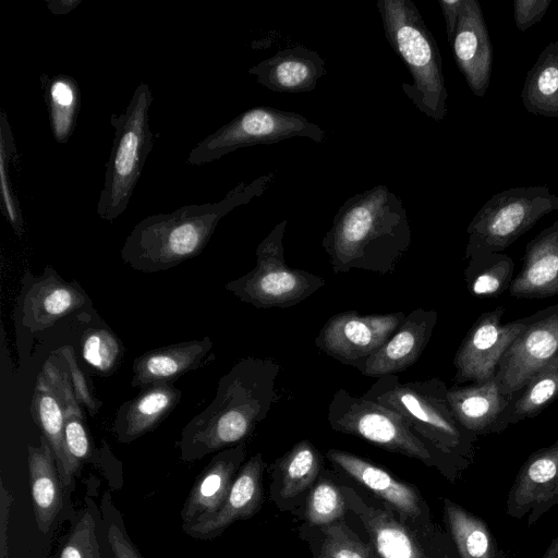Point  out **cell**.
<instances>
[{"label":"cell","mask_w":558,"mask_h":558,"mask_svg":"<svg viewBox=\"0 0 558 558\" xmlns=\"http://www.w3.org/2000/svg\"><path fill=\"white\" fill-rule=\"evenodd\" d=\"M437 319L435 310H413L380 349L353 366L363 375L377 378L404 371L422 355Z\"/></svg>","instance_id":"obj_19"},{"label":"cell","mask_w":558,"mask_h":558,"mask_svg":"<svg viewBox=\"0 0 558 558\" xmlns=\"http://www.w3.org/2000/svg\"><path fill=\"white\" fill-rule=\"evenodd\" d=\"M324 458L306 439L267 465L270 477L269 498L284 512L294 514L324 470Z\"/></svg>","instance_id":"obj_18"},{"label":"cell","mask_w":558,"mask_h":558,"mask_svg":"<svg viewBox=\"0 0 558 558\" xmlns=\"http://www.w3.org/2000/svg\"><path fill=\"white\" fill-rule=\"evenodd\" d=\"M246 441L216 452L192 486L181 510L182 530L220 510L246 461Z\"/></svg>","instance_id":"obj_20"},{"label":"cell","mask_w":558,"mask_h":558,"mask_svg":"<svg viewBox=\"0 0 558 558\" xmlns=\"http://www.w3.org/2000/svg\"><path fill=\"white\" fill-rule=\"evenodd\" d=\"M447 392L439 378L401 383L392 374L378 377L362 396L399 412L416 433L444 452L472 462L478 436L456 420Z\"/></svg>","instance_id":"obj_6"},{"label":"cell","mask_w":558,"mask_h":558,"mask_svg":"<svg viewBox=\"0 0 558 558\" xmlns=\"http://www.w3.org/2000/svg\"><path fill=\"white\" fill-rule=\"evenodd\" d=\"M438 3L445 19L447 39L449 45H451L458 26L463 0H438Z\"/></svg>","instance_id":"obj_44"},{"label":"cell","mask_w":558,"mask_h":558,"mask_svg":"<svg viewBox=\"0 0 558 558\" xmlns=\"http://www.w3.org/2000/svg\"><path fill=\"white\" fill-rule=\"evenodd\" d=\"M450 46L469 88L476 97H484L490 84L493 47L482 8L476 0H463Z\"/></svg>","instance_id":"obj_17"},{"label":"cell","mask_w":558,"mask_h":558,"mask_svg":"<svg viewBox=\"0 0 558 558\" xmlns=\"http://www.w3.org/2000/svg\"><path fill=\"white\" fill-rule=\"evenodd\" d=\"M20 158L8 117L0 113V195L2 213L16 234L24 232V220L21 211L17 189L13 174L17 172Z\"/></svg>","instance_id":"obj_37"},{"label":"cell","mask_w":558,"mask_h":558,"mask_svg":"<svg viewBox=\"0 0 558 558\" xmlns=\"http://www.w3.org/2000/svg\"><path fill=\"white\" fill-rule=\"evenodd\" d=\"M11 505V496L10 493L5 489L4 485L1 483V558H5V533H7V523H8V514Z\"/></svg>","instance_id":"obj_45"},{"label":"cell","mask_w":558,"mask_h":558,"mask_svg":"<svg viewBox=\"0 0 558 558\" xmlns=\"http://www.w3.org/2000/svg\"><path fill=\"white\" fill-rule=\"evenodd\" d=\"M57 352H59L58 354L63 357L68 365V373L77 401L81 407L87 410L90 416H95L101 407V402L94 397L88 386L87 378L78 366L73 348L64 345L58 349Z\"/></svg>","instance_id":"obj_41"},{"label":"cell","mask_w":558,"mask_h":558,"mask_svg":"<svg viewBox=\"0 0 558 558\" xmlns=\"http://www.w3.org/2000/svg\"><path fill=\"white\" fill-rule=\"evenodd\" d=\"M299 536L307 544L313 558H379L345 519L320 526L300 524Z\"/></svg>","instance_id":"obj_33"},{"label":"cell","mask_w":558,"mask_h":558,"mask_svg":"<svg viewBox=\"0 0 558 558\" xmlns=\"http://www.w3.org/2000/svg\"><path fill=\"white\" fill-rule=\"evenodd\" d=\"M292 137L323 143L326 133L300 113L256 106L198 142L189 153L186 161L191 166H202L241 148L275 144Z\"/></svg>","instance_id":"obj_10"},{"label":"cell","mask_w":558,"mask_h":558,"mask_svg":"<svg viewBox=\"0 0 558 558\" xmlns=\"http://www.w3.org/2000/svg\"><path fill=\"white\" fill-rule=\"evenodd\" d=\"M209 337L149 350L134 360L131 385L144 388L156 383L173 384L184 374L214 359Z\"/></svg>","instance_id":"obj_25"},{"label":"cell","mask_w":558,"mask_h":558,"mask_svg":"<svg viewBox=\"0 0 558 558\" xmlns=\"http://www.w3.org/2000/svg\"><path fill=\"white\" fill-rule=\"evenodd\" d=\"M464 279L469 292L478 298H497L509 290L514 262L502 252L476 253L469 259Z\"/></svg>","instance_id":"obj_36"},{"label":"cell","mask_w":558,"mask_h":558,"mask_svg":"<svg viewBox=\"0 0 558 558\" xmlns=\"http://www.w3.org/2000/svg\"><path fill=\"white\" fill-rule=\"evenodd\" d=\"M31 414L48 441L64 487L72 484L77 472L73 465L64 442V402L52 383L41 371L37 376L31 401Z\"/></svg>","instance_id":"obj_28"},{"label":"cell","mask_w":558,"mask_h":558,"mask_svg":"<svg viewBox=\"0 0 558 558\" xmlns=\"http://www.w3.org/2000/svg\"><path fill=\"white\" fill-rule=\"evenodd\" d=\"M153 100L150 87L141 82L125 110L110 116L113 141L96 209L105 221L113 222L126 209L153 148L149 119Z\"/></svg>","instance_id":"obj_7"},{"label":"cell","mask_w":558,"mask_h":558,"mask_svg":"<svg viewBox=\"0 0 558 558\" xmlns=\"http://www.w3.org/2000/svg\"><path fill=\"white\" fill-rule=\"evenodd\" d=\"M558 210V194L547 186H520L494 194L466 228L464 259L476 253L502 252L544 216Z\"/></svg>","instance_id":"obj_9"},{"label":"cell","mask_w":558,"mask_h":558,"mask_svg":"<svg viewBox=\"0 0 558 558\" xmlns=\"http://www.w3.org/2000/svg\"><path fill=\"white\" fill-rule=\"evenodd\" d=\"M386 39L409 70L412 83L402 90L428 118L441 122L448 112V92L437 43L411 0H378Z\"/></svg>","instance_id":"obj_5"},{"label":"cell","mask_w":558,"mask_h":558,"mask_svg":"<svg viewBox=\"0 0 558 558\" xmlns=\"http://www.w3.org/2000/svg\"><path fill=\"white\" fill-rule=\"evenodd\" d=\"M276 174L267 172L241 182L215 203L182 206L138 221L126 236L120 255L132 269L155 274L199 255L219 221L239 206L262 196Z\"/></svg>","instance_id":"obj_3"},{"label":"cell","mask_w":558,"mask_h":558,"mask_svg":"<svg viewBox=\"0 0 558 558\" xmlns=\"http://www.w3.org/2000/svg\"><path fill=\"white\" fill-rule=\"evenodd\" d=\"M551 0H515L513 1V19L520 32L534 26L546 14Z\"/></svg>","instance_id":"obj_42"},{"label":"cell","mask_w":558,"mask_h":558,"mask_svg":"<svg viewBox=\"0 0 558 558\" xmlns=\"http://www.w3.org/2000/svg\"><path fill=\"white\" fill-rule=\"evenodd\" d=\"M521 100L529 113L558 119V39L543 49L526 73Z\"/></svg>","instance_id":"obj_31"},{"label":"cell","mask_w":558,"mask_h":558,"mask_svg":"<svg viewBox=\"0 0 558 558\" xmlns=\"http://www.w3.org/2000/svg\"><path fill=\"white\" fill-rule=\"evenodd\" d=\"M404 318L403 312L374 315L342 312L325 323L315 345L326 355L353 366L380 349Z\"/></svg>","instance_id":"obj_13"},{"label":"cell","mask_w":558,"mask_h":558,"mask_svg":"<svg viewBox=\"0 0 558 558\" xmlns=\"http://www.w3.org/2000/svg\"><path fill=\"white\" fill-rule=\"evenodd\" d=\"M182 392L173 384L156 383L141 389L117 411L112 430L122 444L134 441L154 429L177 407Z\"/></svg>","instance_id":"obj_26"},{"label":"cell","mask_w":558,"mask_h":558,"mask_svg":"<svg viewBox=\"0 0 558 558\" xmlns=\"http://www.w3.org/2000/svg\"><path fill=\"white\" fill-rule=\"evenodd\" d=\"M557 398L558 353L511 397L496 424L494 434H500L520 421L535 417Z\"/></svg>","instance_id":"obj_30"},{"label":"cell","mask_w":558,"mask_h":558,"mask_svg":"<svg viewBox=\"0 0 558 558\" xmlns=\"http://www.w3.org/2000/svg\"><path fill=\"white\" fill-rule=\"evenodd\" d=\"M327 420L335 432L360 437L392 453L416 459L454 481L470 460L451 456L416 433L399 412L363 396L338 389L328 405Z\"/></svg>","instance_id":"obj_4"},{"label":"cell","mask_w":558,"mask_h":558,"mask_svg":"<svg viewBox=\"0 0 558 558\" xmlns=\"http://www.w3.org/2000/svg\"><path fill=\"white\" fill-rule=\"evenodd\" d=\"M280 365L272 359L244 357L220 377L213 401L183 427L180 457L194 462L246 441L279 399Z\"/></svg>","instance_id":"obj_1"},{"label":"cell","mask_w":558,"mask_h":558,"mask_svg":"<svg viewBox=\"0 0 558 558\" xmlns=\"http://www.w3.org/2000/svg\"><path fill=\"white\" fill-rule=\"evenodd\" d=\"M59 558H101L96 523L89 512H85L77 521Z\"/></svg>","instance_id":"obj_40"},{"label":"cell","mask_w":558,"mask_h":558,"mask_svg":"<svg viewBox=\"0 0 558 558\" xmlns=\"http://www.w3.org/2000/svg\"><path fill=\"white\" fill-rule=\"evenodd\" d=\"M349 509L337 472L324 469L294 515L305 526H320L345 519Z\"/></svg>","instance_id":"obj_35"},{"label":"cell","mask_w":558,"mask_h":558,"mask_svg":"<svg viewBox=\"0 0 558 558\" xmlns=\"http://www.w3.org/2000/svg\"><path fill=\"white\" fill-rule=\"evenodd\" d=\"M288 220L278 222L256 248V265L225 288L257 308L296 305L326 284L320 276L291 268L284 258L283 236Z\"/></svg>","instance_id":"obj_8"},{"label":"cell","mask_w":558,"mask_h":558,"mask_svg":"<svg viewBox=\"0 0 558 558\" xmlns=\"http://www.w3.org/2000/svg\"><path fill=\"white\" fill-rule=\"evenodd\" d=\"M326 458L335 471L357 483L387 507L416 524L437 530L429 507L418 489L395 477L390 472L352 452L331 448Z\"/></svg>","instance_id":"obj_15"},{"label":"cell","mask_w":558,"mask_h":558,"mask_svg":"<svg viewBox=\"0 0 558 558\" xmlns=\"http://www.w3.org/2000/svg\"><path fill=\"white\" fill-rule=\"evenodd\" d=\"M41 83L52 135L58 143H66L80 112V87L73 77L65 74L43 75Z\"/></svg>","instance_id":"obj_34"},{"label":"cell","mask_w":558,"mask_h":558,"mask_svg":"<svg viewBox=\"0 0 558 558\" xmlns=\"http://www.w3.org/2000/svg\"><path fill=\"white\" fill-rule=\"evenodd\" d=\"M339 477L349 512L360 520L379 558H450L437 530L416 524Z\"/></svg>","instance_id":"obj_11"},{"label":"cell","mask_w":558,"mask_h":558,"mask_svg":"<svg viewBox=\"0 0 558 558\" xmlns=\"http://www.w3.org/2000/svg\"><path fill=\"white\" fill-rule=\"evenodd\" d=\"M64 442L68 454L78 471L81 462L90 452L89 437L81 405L65 407Z\"/></svg>","instance_id":"obj_39"},{"label":"cell","mask_w":558,"mask_h":558,"mask_svg":"<svg viewBox=\"0 0 558 558\" xmlns=\"http://www.w3.org/2000/svg\"><path fill=\"white\" fill-rule=\"evenodd\" d=\"M326 61L314 50L296 45L277 51L248 69L262 86L276 93H307L314 90L326 75Z\"/></svg>","instance_id":"obj_23"},{"label":"cell","mask_w":558,"mask_h":558,"mask_svg":"<svg viewBox=\"0 0 558 558\" xmlns=\"http://www.w3.org/2000/svg\"><path fill=\"white\" fill-rule=\"evenodd\" d=\"M558 353V304L530 316L525 329L504 353L495 378L501 392L511 398Z\"/></svg>","instance_id":"obj_14"},{"label":"cell","mask_w":558,"mask_h":558,"mask_svg":"<svg viewBox=\"0 0 558 558\" xmlns=\"http://www.w3.org/2000/svg\"><path fill=\"white\" fill-rule=\"evenodd\" d=\"M410 244L403 203L384 184L349 197L322 241L336 274L352 269L392 274Z\"/></svg>","instance_id":"obj_2"},{"label":"cell","mask_w":558,"mask_h":558,"mask_svg":"<svg viewBox=\"0 0 558 558\" xmlns=\"http://www.w3.org/2000/svg\"><path fill=\"white\" fill-rule=\"evenodd\" d=\"M81 2L82 0H50L47 1V7L53 14L63 15L75 9Z\"/></svg>","instance_id":"obj_46"},{"label":"cell","mask_w":558,"mask_h":558,"mask_svg":"<svg viewBox=\"0 0 558 558\" xmlns=\"http://www.w3.org/2000/svg\"><path fill=\"white\" fill-rule=\"evenodd\" d=\"M444 518L460 558H504L488 525L480 517L445 498Z\"/></svg>","instance_id":"obj_32"},{"label":"cell","mask_w":558,"mask_h":558,"mask_svg":"<svg viewBox=\"0 0 558 558\" xmlns=\"http://www.w3.org/2000/svg\"><path fill=\"white\" fill-rule=\"evenodd\" d=\"M28 474L37 526L47 533L63 501L62 481L53 452L41 435L38 447L28 446Z\"/></svg>","instance_id":"obj_29"},{"label":"cell","mask_w":558,"mask_h":558,"mask_svg":"<svg viewBox=\"0 0 558 558\" xmlns=\"http://www.w3.org/2000/svg\"><path fill=\"white\" fill-rule=\"evenodd\" d=\"M506 308L498 305L481 314L453 357L457 384H483L496 375L500 359L525 329L530 316L501 324Z\"/></svg>","instance_id":"obj_12"},{"label":"cell","mask_w":558,"mask_h":558,"mask_svg":"<svg viewBox=\"0 0 558 558\" xmlns=\"http://www.w3.org/2000/svg\"><path fill=\"white\" fill-rule=\"evenodd\" d=\"M558 504V439L532 452L519 469L506 500V514L535 524Z\"/></svg>","instance_id":"obj_16"},{"label":"cell","mask_w":558,"mask_h":558,"mask_svg":"<svg viewBox=\"0 0 558 558\" xmlns=\"http://www.w3.org/2000/svg\"><path fill=\"white\" fill-rule=\"evenodd\" d=\"M81 351L84 361L102 376L116 372L123 356V345L106 328H89L83 333Z\"/></svg>","instance_id":"obj_38"},{"label":"cell","mask_w":558,"mask_h":558,"mask_svg":"<svg viewBox=\"0 0 558 558\" xmlns=\"http://www.w3.org/2000/svg\"><path fill=\"white\" fill-rule=\"evenodd\" d=\"M508 291L515 299L558 295V220L526 244L522 267Z\"/></svg>","instance_id":"obj_24"},{"label":"cell","mask_w":558,"mask_h":558,"mask_svg":"<svg viewBox=\"0 0 558 558\" xmlns=\"http://www.w3.org/2000/svg\"><path fill=\"white\" fill-rule=\"evenodd\" d=\"M447 399L456 420L469 432L481 436L494 434L496 424L511 398L506 397L497 379L483 384L451 386Z\"/></svg>","instance_id":"obj_27"},{"label":"cell","mask_w":558,"mask_h":558,"mask_svg":"<svg viewBox=\"0 0 558 558\" xmlns=\"http://www.w3.org/2000/svg\"><path fill=\"white\" fill-rule=\"evenodd\" d=\"M542 558H558V534L553 538Z\"/></svg>","instance_id":"obj_47"},{"label":"cell","mask_w":558,"mask_h":558,"mask_svg":"<svg viewBox=\"0 0 558 558\" xmlns=\"http://www.w3.org/2000/svg\"><path fill=\"white\" fill-rule=\"evenodd\" d=\"M266 469L262 453L250 457L239 470L220 510L183 532L196 539H211L234 522L254 517L264 501L263 475Z\"/></svg>","instance_id":"obj_22"},{"label":"cell","mask_w":558,"mask_h":558,"mask_svg":"<svg viewBox=\"0 0 558 558\" xmlns=\"http://www.w3.org/2000/svg\"><path fill=\"white\" fill-rule=\"evenodd\" d=\"M107 538L114 558H143L124 530L114 522L108 526Z\"/></svg>","instance_id":"obj_43"},{"label":"cell","mask_w":558,"mask_h":558,"mask_svg":"<svg viewBox=\"0 0 558 558\" xmlns=\"http://www.w3.org/2000/svg\"><path fill=\"white\" fill-rule=\"evenodd\" d=\"M89 304L90 299L77 282L65 281L47 267L23 295L22 324L32 332L41 331Z\"/></svg>","instance_id":"obj_21"}]
</instances>
